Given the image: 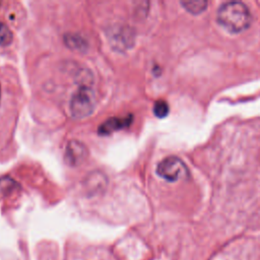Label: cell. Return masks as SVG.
<instances>
[{"label": "cell", "instance_id": "obj_1", "mask_svg": "<svg viewBox=\"0 0 260 260\" xmlns=\"http://www.w3.org/2000/svg\"><path fill=\"white\" fill-rule=\"evenodd\" d=\"M251 20V12L242 2H225L217 10L218 23L230 32H240L246 29Z\"/></svg>", "mask_w": 260, "mask_h": 260}, {"label": "cell", "instance_id": "obj_2", "mask_svg": "<svg viewBox=\"0 0 260 260\" xmlns=\"http://www.w3.org/2000/svg\"><path fill=\"white\" fill-rule=\"evenodd\" d=\"M94 93L87 85L79 86L70 101V113L74 118L89 116L94 110Z\"/></svg>", "mask_w": 260, "mask_h": 260}, {"label": "cell", "instance_id": "obj_3", "mask_svg": "<svg viewBox=\"0 0 260 260\" xmlns=\"http://www.w3.org/2000/svg\"><path fill=\"white\" fill-rule=\"evenodd\" d=\"M157 174L167 181L175 182L188 176V169L185 164L177 156L164 158L156 168Z\"/></svg>", "mask_w": 260, "mask_h": 260}, {"label": "cell", "instance_id": "obj_4", "mask_svg": "<svg viewBox=\"0 0 260 260\" xmlns=\"http://www.w3.org/2000/svg\"><path fill=\"white\" fill-rule=\"evenodd\" d=\"M86 146L77 140L68 142L65 151V160L70 166H78L82 164L87 157Z\"/></svg>", "mask_w": 260, "mask_h": 260}, {"label": "cell", "instance_id": "obj_5", "mask_svg": "<svg viewBox=\"0 0 260 260\" xmlns=\"http://www.w3.org/2000/svg\"><path fill=\"white\" fill-rule=\"evenodd\" d=\"M133 117L132 115H128L126 117H112L106 120L103 124L100 125L98 132L100 135H109L113 132L119 131L128 127L132 123Z\"/></svg>", "mask_w": 260, "mask_h": 260}, {"label": "cell", "instance_id": "obj_6", "mask_svg": "<svg viewBox=\"0 0 260 260\" xmlns=\"http://www.w3.org/2000/svg\"><path fill=\"white\" fill-rule=\"evenodd\" d=\"M181 4L189 12L197 14L202 12L206 8L207 2L203 0H185V1H182Z\"/></svg>", "mask_w": 260, "mask_h": 260}, {"label": "cell", "instance_id": "obj_7", "mask_svg": "<svg viewBox=\"0 0 260 260\" xmlns=\"http://www.w3.org/2000/svg\"><path fill=\"white\" fill-rule=\"evenodd\" d=\"M12 32L9 27L0 21V45L7 46L12 42Z\"/></svg>", "mask_w": 260, "mask_h": 260}, {"label": "cell", "instance_id": "obj_8", "mask_svg": "<svg viewBox=\"0 0 260 260\" xmlns=\"http://www.w3.org/2000/svg\"><path fill=\"white\" fill-rule=\"evenodd\" d=\"M153 113L156 117L158 118H162L166 117L169 113V105L166 101L164 100H158L154 103L153 106Z\"/></svg>", "mask_w": 260, "mask_h": 260}, {"label": "cell", "instance_id": "obj_9", "mask_svg": "<svg viewBox=\"0 0 260 260\" xmlns=\"http://www.w3.org/2000/svg\"><path fill=\"white\" fill-rule=\"evenodd\" d=\"M66 43L69 47L72 48H77L80 49L84 46V41L82 39H80L78 36H69L66 39Z\"/></svg>", "mask_w": 260, "mask_h": 260}, {"label": "cell", "instance_id": "obj_10", "mask_svg": "<svg viewBox=\"0 0 260 260\" xmlns=\"http://www.w3.org/2000/svg\"><path fill=\"white\" fill-rule=\"evenodd\" d=\"M0 102H1V88H0Z\"/></svg>", "mask_w": 260, "mask_h": 260}]
</instances>
